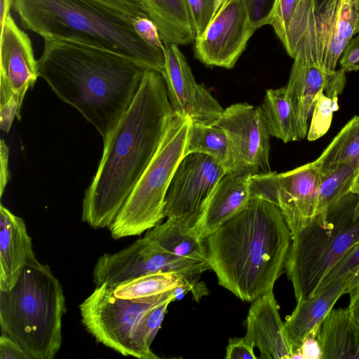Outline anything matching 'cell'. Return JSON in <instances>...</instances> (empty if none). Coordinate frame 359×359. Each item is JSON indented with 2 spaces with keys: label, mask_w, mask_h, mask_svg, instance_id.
<instances>
[{
  "label": "cell",
  "mask_w": 359,
  "mask_h": 359,
  "mask_svg": "<svg viewBox=\"0 0 359 359\" xmlns=\"http://www.w3.org/2000/svg\"><path fill=\"white\" fill-rule=\"evenodd\" d=\"M174 113L162 74L147 69L130 106L103 139L102 156L85 191L82 220L109 227L151 161Z\"/></svg>",
  "instance_id": "1"
},
{
  "label": "cell",
  "mask_w": 359,
  "mask_h": 359,
  "mask_svg": "<svg viewBox=\"0 0 359 359\" xmlns=\"http://www.w3.org/2000/svg\"><path fill=\"white\" fill-rule=\"evenodd\" d=\"M39 76L104 139L130 106L148 69L131 58L73 41L43 39Z\"/></svg>",
  "instance_id": "2"
},
{
  "label": "cell",
  "mask_w": 359,
  "mask_h": 359,
  "mask_svg": "<svg viewBox=\"0 0 359 359\" xmlns=\"http://www.w3.org/2000/svg\"><path fill=\"white\" fill-rule=\"evenodd\" d=\"M291 243L279 207L259 198H250L205 239L208 262L218 284L245 302L273 292L285 271Z\"/></svg>",
  "instance_id": "3"
},
{
  "label": "cell",
  "mask_w": 359,
  "mask_h": 359,
  "mask_svg": "<svg viewBox=\"0 0 359 359\" xmlns=\"http://www.w3.org/2000/svg\"><path fill=\"white\" fill-rule=\"evenodd\" d=\"M22 26L43 39L79 42L128 57L162 74L164 50L135 31L133 18L97 0H14Z\"/></svg>",
  "instance_id": "4"
},
{
  "label": "cell",
  "mask_w": 359,
  "mask_h": 359,
  "mask_svg": "<svg viewBox=\"0 0 359 359\" xmlns=\"http://www.w3.org/2000/svg\"><path fill=\"white\" fill-rule=\"evenodd\" d=\"M66 311L62 287L48 265L27 264L15 285L0 291V326L31 359H53L60 351Z\"/></svg>",
  "instance_id": "5"
},
{
  "label": "cell",
  "mask_w": 359,
  "mask_h": 359,
  "mask_svg": "<svg viewBox=\"0 0 359 359\" xmlns=\"http://www.w3.org/2000/svg\"><path fill=\"white\" fill-rule=\"evenodd\" d=\"M358 196L350 193L292 233L285 271L297 302L311 297L341 257L359 242Z\"/></svg>",
  "instance_id": "6"
},
{
  "label": "cell",
  "mask_w": 359,
  "mask_h": 359,
  "mask_svg": "<svg viewBox=\"0 0 359 359\" xmlns=\"http://www.w3.org/2000/svg\"><path fill=\"white\" fill-rule=\"evenodd\" d=\"M191 120L173 113L161 144L114 222V239L139 236L165 217V198L174 173L184 156Z\"/></svg>",
  "instance_id": "7"
},
{
  "label": "cell",
  "mask_w": 359,
  "mask_h": 359,
  "mask_svg": "<svg viewBox=\"0 0 359 359\" xmlns=\"http://www.w3.org/2000/svg\"><path fill=\"white\" fill-rule=\"evenodd\" d=\"M208 269V262L172 255L144 236L116 253L100 257L93 276L96 287L104 284L115 288L149 274L172 273L182 276L199 299L206 290L198 280Z\"/></svg>",
  "instance_id": "8"
},
{
  "label": "cell",
  "mask_w": 359,
  "mask_h": 359,
  "mask_svg": "<svg viewBox=\"0 0 359 359\" xmlns=\"http://www.w3.org/2000/svg\"><path fill=\"white\" fill-rule=\"evenodd\" d=\"M175 288L159 294L137 299L116 297L114 288L96 287L79 305L81 323L95 340L124 356L136 358L132 333L149 309L175 300Z\"/></svg>",
  "instance_id": "9"
},
{
  "label": "cell",
  "mask_w": 359,
  "mask_h": 359,
  "mask_svg": "<svg viewBox=\"0 0 359 359\" xmlns=\"http://www.w3.org/2000/svg\"><path fill=\"white\" fill-rule=\"evenodd\" d=\"M320 176L313 161L285 172L251 175L250 198L278 205L292 234L309 225L317 215Z\"/></svg>",
  "instance_id": "10"
},
{
  "label": "cell",
  "mask_w": 359,
  "mask_h": 359,
  "mask_svg": "<svg viewBox=\"0 0 359 359\" xmlns=\"http://www.w3.org/2000/svg\"><path fill=\"white\" fill-rule=\"evenodd\" d=\"M229 144L226 172L250 175L270 172L269 137L260 107L236 103L223 110L216 122Z\"/></svg>",
  "instance_id": "11"
},
{
  "label": "cell",
  "mask_w": 359,
  "mask_h": 359,
  "mask_svg": "<svg viewBox=\"0 0 359 359\" xmlns=\"http://www.w3.org/2000/svg\"><path fill=\"white\" fill-rule=\"evenodd\" d=\"M226 173L225 168L208 155L184 156L165 196V217L177 219L194 229L208 197Z\"/></svg>",
  "instance_id": "12"
},
{
  "label": "cell",
  "mask_w": 359,
  "mask_h": 359,
  "mask_svg": "<svg viewBox=\"0 0 359 359\" xmlns=\"http://www.w3.org/2000/svg\"><path fill=\"white\" fill-rule=\"evenodd\" d=\"M32 41L10 14L1 27L0 116L18 120L25 95L39 77Z\"/></svg>",
  "instance_id": "13"
},
{
  "label": "cell",
  "mask_w": 359,
  "mask_h": 359,
  "mask_svg": "<svg viewBox=\"0 0 359 359\" xmlns=\"http://www.w3.org/2000/svg\"><path fill=\"white\" fill-rule=\"evenodd\" d=\"M256 30L243 0H228L196 37L195 56L207 66L231 69Z\"/></svg>",
  "instance_id": "14"
},
{
  "label": "cell",
  "mask_w": 359,
  "mask_h": 359,
  "mask_svg": "<svg viewBox=\"0 0 359 359\" xmlns=\"http://www.w3.org/2000/svg\"><path fill=\"white\" fill-rule=\"evenodd\" d=\"M313 11L311 2L305 24L297 43L289 80L285 86L295 114L301 140L307 135L309 119L311 116L318 94L330 84L337 70L327 72L318 61L312 31Z\"/></svg>",
  "instance_id": "15"
},
{
  "label": "cell",
  "mask_w": 359,
  "mask_h": 359,
  "mask_svg": "<svg viewBox=\"0 0 359 359\" xmlns=\"http://www.w3.org/2000/svg\"><path fill=\"white\" fill-rule=\"evenodd\" d=\"M162 76L175 113L192 122L215 123L224 109L203 86L198 83L177 45H165Z\"/></svg>",
  "instance_id": "16"
},
{
  "label": "cell",
  "mask_w": 359,
  "mask_h": 359,
  "mask_svg": "<svg viewBox=\"0 0 359 359\" xmlns=\"http://www.w3.org/2000/svg\"><path fill=\"white\" fill-rule=\"evenodd\" d=\"M312 31L319 64L327 72L336 71L345 48L359 33L357 0H328L319 13L313 11Z\"/></svg>",
  "instance_id": "17"
},
{
  "label": "cell",
  "mask_w": 359,
  "mask_h": 359,
  "mask_svg": "<svg viewBox=\"0 0 359 359\" xmlns=\"http://www.w3.org/2000/svg\"><path fill=\"white\" fill-rule=\"evenodd\" d=\"M252 302L245 321L247 332L244 338L259 350V358H292L293 347L273 292Z\"/></svg>",
  "instance_id": "18"
},
{
  "label": "cell",
  "mask_w": 359,
  "mask_h": 359,
  "mask_svg": "<svg viewBox=\"0 0 359 359\" xmlns=\"http://www.w3.org/2000/svg\"><path fill=\"white\" fill-rule=\"evenodd\" d=\"M250 176L248 174L226 172L219 180L194 229L201 239L205 240L245 207L250 200Z\"/></svg>",
  "instance_id": "19"
},
{
  "label": "cell",
  "mask_w": 359,
  "mask_h": 359,
  "mask_svg": "<svg viewBox=\"0 0 359 359\" xmlns=\"http://www.w3.org/2000/svg\"><path fill=\"white\" fill-rule=\"evenodd\" d=\"M36 259L24 220L0 205V291L11 290Z\"/></svg>",
  "instance_id": "20"
},
{
  "label": "cell",
  "mask_w": 359,
  "mask_h": 359,
  "mask_svg": "<svg viewBox=\"0 0 359 359\" xmlns=\"http://www.w3.org/2000/svg\"><path fill=\"white\" fill-rule=\"evenodd\" d=\"M347 279L348 277L341 279L311 297L297 302L296 307L284 322L294 352L300 348L311 333L318 334L325 318L340 297L344 294Z\"/></svg>",
  "instance_id": "21"
},
{
  "label": "cell",
  "mask_w": 359,
  "mask_h": 359,
  "mask_svg": "<svg viewBox=\"0 0 359 359\" xmlns=\"http://www.w3.org/2000/svg\"><path fill=\"white\" fill-rule=\"evenodd\" d=\"M322 359H359V328L348 308L332 309L318 333Z\"/></svg>",
  "instance_id": "22"
},
{
  "label": "cell",
  "mask_w": 359,
  "mask_h": 359,
  "mask_svg": "<svg viewBox=\"0 0 359 359\" xmlns=\"http://www.w3.org/2000/svg\"><path fill=\"white\" fill-rule=\"evenodd\" d=\"M165 45L193 43L196 34L185 0H144Z\"/></svg>",
  "instance_id": "23"
},
{
  "label": "cell",
  "mask_w": 359,
  "mask_h": 359,
  "mask_svg": "<svg viewBox=\"0 0 359 359\" xmlns=\"http://www.w3.org/2000/svg\"><path fill=\"white\" fill-rule=\"evenodd\" d=\"M144 236L172 255L208 263L205 240L177 219L168 217L148 230Z\"/></svg>",
  "instance_id": "24"
},
{
  "label": "cell",
  "mask_w": 359,
  "mask_h": 359,
  "mask_svg": "<svg viewBox=\"0 0 359 359\" xmlns=\"http://www.w3.org/2000/svg\"><path fill=\"white\" fill-rule=\"evenodd\" d=\"M260 107L271 136L285 143L301 140L285 86L267 90Z\"/></svg>",
  "instance_id": "25"
},
{
  "label": "cell",
  "mask_w": 359,
  "mask_h": 359,
  "mask_svg": "<svg viewBox=\"0 0 359 359\" xmlns=\"http://www.w3.org/2000/svg\"><path fill=\"white\" fill-rule=\"evenodd\" d=\"M359 160V116H355L341 129L313 163L325 170L340 165L356 167Z\"/></svg>",
  "instance_id": "26"
},
{
  "label": "cell",
  "mask_w": 359,
  "mask_h": 359,
  "mask_svg": "<svg viewBox=\"0 0 359 359\" xmlns=\"http://www.w3.org/2000/svg\"><path fill=\"white\" fill-rule=\"evenodd\" d=\"M346 73L341 68L337 69L332 81L318 94L306 135L308 140L315 141L328 131L333 114L339 109L338 96L344 88Z\"/></svg>",
  "instance_id": "27"
},
{
  "label": "cell",
  "mask_w": 359,
  "mask_h": 359,
  "mask_svg": "<svg viewBox=\"0 0 359 359\" xmlns=\"http://www.w3.org/2000/svg\"><path fill=\"white\" fill-rule=\"evenodd\" d=\"M190 153L208 155L226 169L229 144L224 130L217 123H191L184 156Z\"/></svg>",
  "instance_id": "28"
},
{
  "label": "cell",
  "mask_w": 359,
  "mask_h": 359,
  "mask_svg": "<svg viewBox=\"0 0 359 359\" xmlns=\"http://www.w3.org/2000/svg\"><path fill=\"white\" fill-rule=\"evenodd\" d=\"M356 167L344 164L320 170L317 215L325 213L351 193Z\"/></svg>",
  "instance_id": "29"
},
{
  "label": "cell",
  "mask_w": 359,
  "mask_h": 359,
  "mask_svg": "<svg viewBox=\"0 0 359 359\" xmlns=\"http://www.w3.org/2000/svg\"><path fill=\"white\" fill-rule=\"evenodd\" d=\"M180 286L191 287L183 278L172 273H157L139 278L130 283L114 288L116 297L137 299L151 297Z\"/></svg>",
  "instance_id": "30"
},
{
  "label": "cell",
  "mask_w": 359,
  "mask_h": 359,
  "mask_svg": "<svg viewBox=\"0 0 359 359\" xmlns=\"http://www.w3.org/2000/svg\"><path fill=\"white\" fill-rule=\"evenodd\" d=\"M173 300H168L145 313L132 333L133 346L136 358L156 359L158 357L151 349V345L161 327L168 305Z\"/></svg>",
  "instance_id": "31"
},
{
  "label": "cell",
  "mask_w": 359,
  "mask_h": 359,
  "mask_svg": "<svg viewBox=\"0 0 359 359\" xmlns=\"http://www.w3.org/2000/svg\"><path fill=\"white\" fill-rule=\"evenodd\" d=\"M228 0H185L196 37L200 36Z\"/></svg>",
  "instance_id": "32"
},
{
  "label": "cell",
  "mask_w": 359,
  "mask_h": 359,
  "mask_svg": "<svg viewBox=\"0 0 359 359\" xmlns=\"http://www.w3.org/2000/svg\"><path fill=\"white\" fill-rule=\"evenodd\" d=\"M310 0H276L268 21L281 42L283 41L288 26L299 9Z\"/></svg>",
  "instance_id": "33"
},
{
  "label": "cell",
  "mask_w": 359,
  "mask_h": 359,
  "mask_svg": "<svg viewBox=\"0 0 359 359\" xmlns=\"http://www.w3.org/2000/svg\"><path fill=\"white\" fill-rule=\"evenodd\" d=\"M358 266L359 242L348 250L332 268L323 278L315 293L324 290L341 279L351 276Z\"/></svg>",
  "instance_id": "34"
},
{
  "label": "cell",
  "mask_w": 359,
  "mask_h": 359,
  "mask_svg": "<svg viewBox=\"0 0 359 359\" xmlns=\"http://www.w3.org/2000/svg\"><path fill=\"white\" fill-rule=\"evenodd\" d=\"M133 27L139 36L156 49L163 51L165 44L156 25L149 17L139 16L133 18Z\"/></svg>",
  "instance_id": "35"
},
{
  "label": "cell",
  "mask_w": 359,
  "mask_h": 359,
  "mask_svg": "<svg viewBox=\"0 0 359 359\" xmlns=\"http://www.w3.org/2000/svg\"><path fill=\"white\" fill-rule=\"evenodd\" d=\"M250 20L258 29L268 25L276 0H243Z\"/></svg>",
  "instance_id": "36"
},
{
  "label": "cell",
  "mask_w": 359,
  "mask_h": 359,
  "mask_svg": "<svg viewBox=\"0 0 359 359\" xmlns=\"http://www.w3.org/2000/svg\"><path fill=\"white\" fill-rule=\"evenodd\" d=\"M101 1L134 18L139 16L149 17L144 0H97Z\"/></svg>",
  "instance_id": "37"
},
{
  "label": "cell",
  "mask_w": 359,
  "mask_h": 359,
  "mask_svg": "<svg viewBox=\"0 0 359 359\" xmlns=\"http://www.w3.org/2000/svg\"><path fill=\"white\" fill-rule=\"evenodd\" d=\"M255 346L244 337L230 338L226 349V359H256Z\"/></svg>",
  "instance_id": "38"
},
{
  "label": "cell",
  "mask_w": 359,
  "mask_h": 359,
  "mask_svg": "<svg viewBox=\"0 0 359 359\" xmlns=\"http://www.w3.org/2000/svg\"><path fill=\"white\" fill-rule=\"evenodd\" d=\"M292 358L322 359V351L318 341V334L311 333L303 341L300 348L294 352Z\"/></svg>",
  "instance_id": "39"
},
{
  "label": "cell",
  "mask_w": 359,
  "mask_h": 359,
  "mask_svg": "<svg viewBox=\"0 0 359 359\" xmlns=\"http://www.w3.org/2000/svg\"><path fill=\"white\" fill-rule=\"evenodd\" d=\"M1 359H31L22 346L4 334L0 336Z\"/></svg>",
  "instance_id": "40"
},
{
  "label": "cell",
  "mask_w": 359,
  "mask_h": 359,
  "mask_svg": "<svg viewBox=\"0 0 359 359\" xmlns=\"http://www.w3.org/2000/svg\"><path fill=\"white\" fill-rule=\"evenodd\" d=\"M339 62L341 69L346 72H351L353 66L359 62V34L350 40Z\"/></svg>",
  "instance_id": "41"
},
{
  "label": "cell",
  "mask_w": 359,
  "mask_h": 359,
  "mask_svg": "<svg viewBox=\"0 0 359 359\" xmlns=\"http://www.w3.org/2000/svg\"><path fill=\"white\" fill-rule=\"evenodd\" d=\"M0 148V194L1 197L11 179L8 169L9 148L4 139L1 140Z\"/></svg>",
  "instance_id": "42"
},
{
  "label": "cell",
  "mask_w": 359,
  "mask_h": 359,
  "mask_svg": "<svg viewBox=\"0 0 359 359\" xmlns=\"http://www.w3.org/2000/svg\"><path fill=\"white\" fill-rule=\"evenodd\" d=\"M348 294L350 301L347 308L351 318L359 328V286Z\"/></svg>",
  "instance_id": "43"
},
{
  "label": "cell",
  "mask_w": 359,
  "mask_h": 359,
  "mask_svg": "<svg viewBox=\"0 0 359 359\" xmlns=\"http://www.w3.org/2000/svg\"><path fill=\"white\" fill-rule=\"evenodd\" d=\"M359 286V266L349 276L345 285L344 294H349Z\"/></svg>",
  "instance_id": "44"
},
{
  "label": "cell",
  "mask_w": 359,
  "mask_h": 359,
  "mask_svg": "<svg viewBox=\"0 0 359 359\" xmlns=\"http://www.w3.org/2000/svg\"><path fill=\"white\" fill-rule=\"evenodd\" d=\"M14 0H0V26H3L6 18L11 14V8Z\"/></svg>",
  "instance_id": "45"
},
{
  "label": "cell",
  "mask_w": 359,
  "mask_h": 359,
  "mask_svg": "<svg viewBox=\"0 0 359 359\" xmlns=\"http://www.w3.org/2000/svg\"><path fill=\"white\" fill-rule=\"evenodd\" d=\"M351 192L358 196V203L356 206V214L359 215V160L356 166L351 187Z\"/></svg>",
  "instance_id": "46"
},
{
  "label": "cell",
  "mask_w": 359,
  "mask_h": 359,
  "mask_svg": "<svg viewBox=\"0 0 359 359\" xmlns=\"http://www.w3.org/2000/svg\"><path fill=\"white\" fill-rule=\"evenodd\" d=\"M328 0H311L315 13H319Z\"/></svg>",
  "instance_id": "47"
},
{
  "label": "cell",
  "mask_w": 359,
  "mask_h": 359,
  "mask_svg": "<svg viewBox=\"0 0 359 359\" xmlns=\"http://www.w3.org/2000/svg\"><path fill=\"white\" fill-rule=\"evenodd\" d=\"M357 70H359V62L358 63H356L352 68V71H357Z\"/></svg>",
  "instance_id": "48"
},
{
  "label": "cell",
  "mask_w": 359,
  "mask_h": 359,
  "mask_svg": "<svg viewBox=\"0 0 359 359\" xmlns=\"http://www.w3.org/2000/svg\"><path fill=\"white\" fill-rule=\"evenodd\" d=\"M357 1H358V6H359V0H357Z\"/></svg>",
  "instance_id": "49"
}]
</instances>
